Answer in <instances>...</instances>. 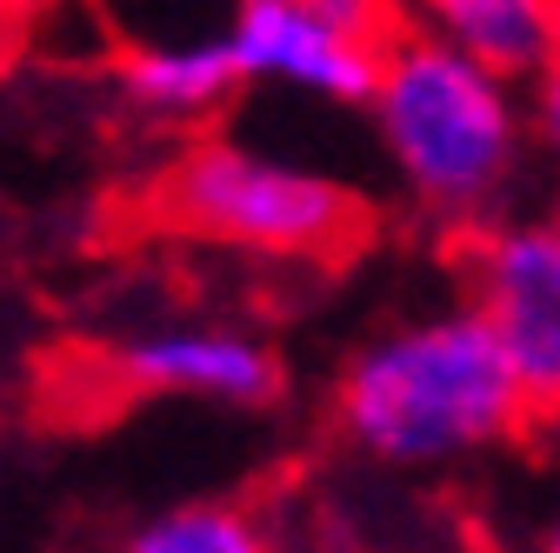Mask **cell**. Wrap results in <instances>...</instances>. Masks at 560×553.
<instances>
[{"label":"cell","mask_w":560,"mask_h":553,"mask_svg":"<svg viewBox=\"0 0 560 553\" xmlns=\"http://www.w3.org/2000/svg\"><path fill=\"white\" fill-rule=\"evenodd\" d=\"M527 107H534V154H540V167L560 193V60L527 87Z\"/></svg>","instance_id":"cell-10"},{"label":"cell","mask_w":560,"mask_h":553,"mask_svg":"<svg viewBox=\"0 0 560 553\" xmlns=\"http://www.w3.org/2000/svg\"><path fill=\"white\" fill-rule=\"evenodd\" d=\"M400 27V0H234L228 47L247 87L368 107L381 54Z\"/></svg>","instance_id":"cell-4"},{"label":"cell","mask_w":560,"mask_h":553,"mask_svg":"<svg viewBox=\"0 0 560 553\" xmlns=\"http://www.w3.org/2000/svg\"><path fill=\"white\" fill-rule=\"evenodd\" d=\"M547 413H553V427H560V400H553V407H547Z\"/></svg>","instance_id":"cell-13"},{"label":"cell","mask_w":560,"mask_h":553,"mask_svg":"<svg viewBox=\"0 0 560 553\" xmlns=\"http://www.w3.org/2000/svg\"><path fill=\"white\" fill-rule=\"evenodd\" d=\"M467 301L547 413L560 400V207L547 214L514 207L467 234Z\"/></svg>","instance_id":"cell-5"},{"label":"cell","mask_w":560,"mask_h":553,"mask_svg":"<svg viewBox=\"0 0 560 553\" xmlns=\"http://www.w3.org/2000/svg\"><path fill=\"white\" fill-rule=\"evenodd\" d=\"M120 380L167 400H207V407H267L280 400V361L267 340L194 320V327H154L120 348Z\"/></svg>","instance_id":"cell-6"},{"label":"cell","mask_w":560,"mask_h":553,"mask_svg":"<svg viewBox=\"0 0 560 553\" xmlns=\"http://www.w3.org/2000/svg\"><path fill=\"white\" fill-rule=\"evenodd\" d=\"M114 553H273V533L234 501H180L127 527Z\"/></svg>","instance_id":"cell-9"},{"label":"cell","mask_w":560,"mask_h":553,"mask_svg":"<svg viewBox=\"0 0 560 553\" xmlns=\"http://www.w3.org/2000/svg\"><path fill=\"white\" fill-rule=\"evenodd\" d=\"M161 221L267 260H320L361 240V200L327 167H301L254 141H187L154 187Z\"/></svg>","instance_id":"cell-3"},{"label":"cell","mask_w":560,"mask_h":553,"mask_svg":"<svg viewBox=\"0 0 560 553\" xmlns=\"http://www.w3.org/2000/svg\"><path fill=\"white\" fill-rule=\"evenodd\" d=\"M120 94L161 127H207L228 114V101L247 87L241 60L228 47V27L214 34H180V40H148V47H120Z\"/></svg>","instance_id":"cell-7"},{"label":"cell","mask_w":560,"mask_h":553,"mask_svg":"<svg viewBox=\"0 0 560 553\" xmlns=\"http://www.w3.org/2000/svg\"><path fill=\"white\" fill-rule=\"evenodd\" d=\"M54 0H0V27H34Z\"/></svg>","instance_id":"cell-11"},{"label":"cell","mask_w":560,"mask_h":553,"mask_svg":"<svg viewBox=\"0 0 560 553\" xmlns=\"http://www.w3.org/2000/svg\"><path fill=\"white\" fill-rule=\"evenodd\" d=\"M534 393L474 301L400 320L347 354L334 380V427L374 467L441 473L494 454L534 427Z\"/></svg>","instance_id":"cell-1"},{"label":"cell","mask_w":560,"mask_h":553,"mask_svg":"<svg viewBox=\"0 0 560 553\" xmlns=\"http://www.w3.org/2000/svg\"><path fill=\"white\" fill-rule=\"evenodd\" d=\"M534 553H560V507L540 520V533H534Z\"/></svg>","instance_id":"cell-12"},{"label":"cell","mask_w":560,"mask_h":553,"mask_svg":"<svg viewBox=\"0 0 560 553\" xmlns=\"http://www.w3.org/2000/svg\"><path fill=\"white\" fill-rule=\"evenodd\" d=\"M400 21L527 87L560 60V0H400Z\"/></svg>","instance_id":"cell-8"},{"label":"cell","mask_w":560,"mask_h":553,"mask_svg":"<svg viewBox=\"0 0 560 553\" xmlns=\"http://www.w3.org/2000/svg\"><path fill=\"white\" fill-rule=\"evenodd\" d=\"M368 127L394 187L428 221L467 234L514 214L534 167L527 81L420 27H400L387 40L381 81L368 94Z\"/></svg>","instance_id":"cell-2"}]
</instances>
